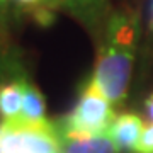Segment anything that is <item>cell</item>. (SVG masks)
<instances>
[{
	"label": "cell",
	"instance_id": "9c48e42d",
	"mask_svg": "<svg viewBox=\"0 0 153 153\" xmlns=\"http://www.w3.org/2000/svg\"><path fill=\"white\" fill-rule=\"evenodd\" d=\"M16 5L21 9L31 10L39 21H48L51 19V10L53 9H60V2L58 0H12Z\"/></svg>",
	"mask_w": 153,
	"mask_h": 153
},
{
	"label": "cell",
	"instance_id": "7c38bea8",
	"mask_svg": "<svg viewBox=\"0 0 153 153\" xmlns=\"http://www.w3.org/2000/svg\"><path fill=\"white\" fill-rule=\"evenodd\" d=\"M150 27L153 29V0H152V7H150Z\"/></svg>",
	"mask_w": 153,
	"mask_h": 153
},
{
	"label": "cell",
	"instance_id": "ba28073f",
	"mask_svg": "<svg viewBox=\"0 0 153 153\" xmlns=\"http://www.w3.org/2000/svg\"><path fill=\"white\" fill-rule=\"evenodd\" d=\"M19 119L27 123H43L46 121V104L43 94L33 83H26L24 88V100H22V112Z\"/></svg>",
	"mask_w": 153,
	"mask_h": 153
},
{
	"label": "cell",
	"instance_id": "3957f363",
	"mask_svg": "<svg viewBox=\"0 0 153 153\" xmlns=\"http://www.w3.org/2000/svg\"><path fill=\"white\" fill-rule=\"evenodd\" d=\"M0 153H63L58 124L22 119L0 123Z\"/></svg>",
	"mask_w": 153,
	"mask_h": 153
},
{
	"label": "cell",
	"instance_id": "7a4b0ae2",
	"mask_svg": "<svg viewBox=\"0 0 153 153\" xmlns=\"http://www.w3.org/2000/svg\"><path fill=\"white\" fill-rule=\"evenodd\" d=\"M116 119L114 104L92 78L85 83L71 112L58 124L61 138H82L109 133Z\"/></svg>",
	"mask_w": 153,
	"mask_h": 153
},
{
	"label": "cell",
	"instance_id": "8992f818",
	"mask_svg": "<svg viewBox=\"0 0 153 153\" xmlns=\"http://www.w3.org/2000/svg\"><path fill=\"white\" fill-rule=\"evenodd\" d=\"M26 83V78H14L0 83V117L4 121L21 117Z\"/></svg>",
	"mask_w": 153,
	"mask_h": 153
},
{
	"label": "cell",
	"instance_id": "8fae6325",
	"mask_svg": "<svg viewBox=\"0 0 153 153\" xmlns=\"http://www.w3.org/2000/svg\"><path fill=\"white\" fill-rule=\"evenodd\" d=\"M146 112H148V117H150V121L153 123V94L148 97V100H146Z\"/></svg>",
	"mask_w": 153,
	"mask_h": 153
},
{
	"label": "cell",
	"instance_id": "52a82bcc",
	"mask_svg": "<svg viewBox=\"0 0 153 153\" xmlns=\"http://www.w3.org/2000/svg\"><path fill=\"white\" fill-rule=\"evenodd\" d=\"M61 140H63V153H119V148L109 133L82 138H61Z\"/></svg>",
	"mask_w": 153,
	"mask_h": 153
},
{
	"label": "cell",
	"instance_id": "277c9868",
	"mask_svg": "<svg viewBox=\"0 0 153 153\" xmlns=\"http://www.w3.org/2000/svg\"><path fill=\"white\" fill-rule=\"evenodd\" d=\"M145 123L138 114L133 112H124V114L116 116L114 123L111 124L109 134L116 141L119 150H128V152H134L138 143L143 136L145 131Z\"/></svg>",
	"mask_w": 153,
	"mask_h": 153
},
{
	"label": "cell",
	"instance_id": "30bf717a",
	"mask_svg": "<svg viewBox=\"0 0 153 153\" xmlns=\"http://www.w3.org/2000/svg\"><path fill=\"white\" fill-rule=\"evenodd\" d=\"M133 153H153V123L145 128L141 140Z\"/></svg>",
	"mask_w": 153,
	"mask_h": 153
},
{
	"label": "cell",
	"instance_id": "5b68a950",
	"mask_svg": "<svg viewBox=\"0 0 153 153\" xmlns=\"http://www.w3.org/2000/svg\"><path fill=\"white\" fill-rule=\"evenodd\" d=\"M60 9H65L88 27H100L104 24L109 4L107 0H58Z\"/></svg>",
	"mask_w": 153,
	"mask_h": 153
},
{
	"label": "cell",
	"instance_id": "6da1fadb",
	"mask_svg": "<svg viewBox=\"0 0 153 153\" xmlns=\"http://www.w3.org/2000/svg\"><path fill=\"white\" fill-rule=\"evenodd\" d=\"M138 43V17L117 12L107 19L92 80L114 105L126 99Z\"/></svg>",
	"mask_w": 153,
	"mask_h": 153
}]
</instances>
